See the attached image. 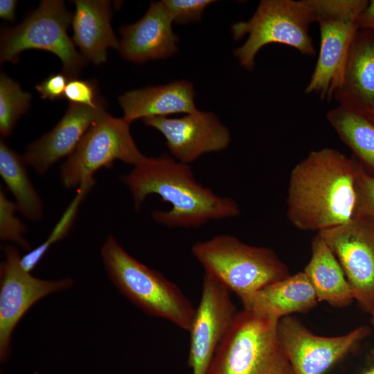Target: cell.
Listing matches in <instances>:
<instances>
[{
    "label": "cell",
    "instance_id": "obj_19",
    "mask_svg": "<svg viewBox=\"0 0 374 374\" xmlns=\"http://www.w3.org/2000/svg\"><path fill=\"white\" fill-rule=\"evenodd\" d=\"M247 310L280 320L295 312H306L317 303L306 274L299 272L239 297Z\"/></svg>",
    "mask_w": 374,
    "mask_h": 374
},
{
    "label": "cell",
    "instance_id": "obj_18",
    "mask_svg": "<svg viewBox=\"0 0 374 374\" xmlns=\"http://www.w3.org/2000/svg\"><path fill=\"white\" fill-rule=\"evenodd\" d=\"M195 94L191 82L178 80L127 91L119 96L118 102L123 111V118L130 124L139 118L195 112L197 110Z\"/></svg>",
    "mask_w": 374,
    "mask_h": 374
},
{
    "label": "cell",
    "instance_id": "obj_3",
    "mask_svg": "<svg viewBox=\"0 0 374 374\" xmlns=\"http://www.w3.org/2000/svg\"><path fill=\"white\" fill-rule=\"evenodd\" d=\"M100 253L109 278L127 299L149 315L189 331L196 308L179 287L132 256L112 235Z\"/></svg>",
    "mask_w": 374,
    "mask_h": 374
},
{
    "label": "cell",
    "instance_id": "obj_2",
    "mask_svg": "<svg viewBox=\"0 0 374 374\" xmlns=\"http://www.w3.org/2000/svg\"><path fill=\"white\" fill-rule=\"evenodd\" d=\"M127 187L136 210L145 198L157 195L171 204L167 211L155 210L152 216L159 224L168 227H198L210 220L236 217L240 209L235 201L217 195L195 178L188 164L166 154L145 157L121 177Z\"/></svg>",
    "mask_w": 374,
    "mask_h": 374
},
{
    "label": "cell",
    "instance_id": "obj_29",
    "mask_svg": "<svg viewBox=\"0 0 374 374\" xmlns=\"http://www.w3.org/2000/svg\"><path fill=\"white\" fill-rule=\"evenodd\" d=\"M172 22L184 24L198 21L206 8L213 0H163L161 1Z\"/></svg>",
    "mask_w": 374,
    "mask_h": 374
},
{
    "label": "cell",
    "instance_id": "obj_33",
    "mask_svg": "<svg viewBox=\"0 0 374 374\" xmlns=\"http://www.w3.org/2000/svg\"><path fill=\"white\" fill-rule=\"evenodd\" d=\"M17 3V1L15 0H1L0 17L3 19L14 21Z\"/></svg>",
    "mask_w": 374,
    "mask_h": 374
},
{
    "label": "cell",
    "instance_id": "obj_15",
    "mask_svg": "<svg viewBox=\"0 0 374 374\" xmlns=\"http://www.w3.org/2000/svg\"><path fill=\"white\" fill-rule=\"evenodd\" d=\"M161 1L152 2L145 14L134 24L120 28L118 51L125 60L143 63L165 59L178 50V37Z\"/></svg>",
    "mask_w": 374,
    "mask_h": 374
},
{
    "label": "cell",
    "instance_id": "obj_21",
    "mask_svg": "<svg viewBox=\"0 0 374 374\" xmlns=\"http://www.w3.org/2000/svg\"><path fill=\"white\" fill-rule=\"evenodd\" d=\"M310 281L318 301L335 307L350 305L353 292L336 256L319 235L312 244V256L303 271Z\"/></svg>",
    "mask_w": 374,
    "mask_h": 374
},
{
    "label": "cell",
    "instance_id": "obj_7",
    "mask_svg": "<svg viewBox=\"0 0 374 374\" xmlns=\"http://www.w3.org/2000/svg\"><path fill=\"white\" fill-rule=\"evenodd\" d=\"M73 15L63 1L44 0L22 23L3 29L1 33L0 63H15L25 50L39 49L57 55L62 63V73L77 79L85 58L75 49L67 35Z\"/></svg>",
    "mask_w": 374,
    "mask_h": 374
},
{
    "label": "cell",
    "instance_id": "obj_17",
    "mask_svg": "<svg viewBox=\"0 0 374 374\" xmlns=\"http://www.w3.org/2000/svg\"><path fill=\"white\" fill-rule=\"evenodd\" d=\"M334 97L340 105L367 116L374 113V31L359 28L355 33L342 83Z\"/></svg>",
    "mask_w": 374,
    "mask_h": 374
},
{
    "label": "cell",
    "instance_id": "obj_10",
    "mask_svg": "<svg viewBox=\"0 0 374 374\" xmlns=\"http://www.w3.org/2000/svg\"><path fill=\"white\" fill-rule=\"evenodd\" d=\"M4 260L0 265V359L8 357L12 334L26 312L43 297L73 285L69 278L44 280L24 271L17 249L3 247Z\"/></svg>",
    "mask_w": 374,
    "mask_h": 374
},
{
    "label": "cell",
    "instance_id": "obj_12",
    "mask_svg": "<svg viewBox=\"0 0 374 374\" xmlns=\"http://www.w3.org/2000/svg\"><path fill=\"white\" fill-rule=\"evenodd\" d=\"M229 291L205 274L200 301L188 332L192 374H206L214 354L237 314Z\"/></svg>",
    "mask_w": 374,
    "mask_h": 374
},
{
    "label": "cell",
    "instance_id": "obj_23",
    "mask_svg": "<svg viewBox=\"0 0 374 374\" xmlns=\"http://www.w3.org/2000/svg\"><path fill=\"white\" fill-rule=\"evenodd\" d=\"M326 116L341 140L374 169V122L365 114L340 105Z\"/></svg>",
    "mask_w": 374,
    "mask_h": 374
},
{
    "label": "cell",
    "instance_id": "obj_16",
    "mask_svg": "<svg viewBox=\"0 0 374 374\" xmlns=\"http://www.w3.org/2000/svg\"><path fill=\"white\" fill-rule=\"evenodd\" d=\"M320 48L316 66L305 91L317 93L321 99H331L340 87L352 39L359 29L355 21L323 19Z\"/></svg>",
    "mask_w": 374,
    "mask_h": 374
},
{
    "label": "cell",
    "instance_id": "obj_24",
    "mask_svg": "<svg viewBox=\"0 0 374 374\" xmlns=\"http://www.w3.org/2000/svg\"><path fill=\"white\" fill-rule=\"evenodd\" d=\"M94 183L95 180L82 184L78 187L73 201L66 209L47 239L40 245L32 249L21 257L20 265L24 271L30 273L48 251L49 248L66 236L74 221L81 202Z\"/></svg>",
    "mask_w": 374,
    "mask_h": 374
},
{
    "label": "cell",
    "instance_id": "obj_28",
    "mask_svg": "<svg viewBox=\"0 0 374 374\" xmlns=\"http://www.w3.org/2000/svg\"><path fill=\"white\" fill-rule=\"evenodd\" d=\"M356 204L354 217L374 222V177L367 174L357 163L355 175Z\"/></svg>",
    "mask_w": 374,
    "mask_h": 374
},
{
    "label": "cell",
    "instance_id": "obj_22",
    "mask_svg": "<svg viewBox=\"0 0 374 374\" xmlns=\"http://www.w3.org/2000/svg\"><path fill=\"white\" fill-rule=\"evenodd\" d=\"M28 164L2 140L0 142V175L15 199L18 211L29 220L42 218L43 203L27 170Z\"/></svg>",
    "mask_w": 374,
    "mask_h": 374
},
{
    "label": "cell",
    "instance_id": "obj_11",
    "mask_svg": "<svg viewBox=\"0 0 374 374\" xmlns=\"http://www.w3.org/2000/svg\"><path fill=\"white\" fill-rule=\"evenodd\" d=\"M369 332L360 326L341 336H318L290 315L278 323V339L293 374H323Z\"/></svg>",
    "mask_w": 374,
    "mask_h": 374
},
{
    "label": "cell",
    "instance_id": "obj_14",
    "mask_svg": "<svg viewBox=\"0 0 374 374\" xmlns=\"http://www.w3.org/2000/svg\"><path fill=\"white\" fill-rule=\"evenodd\" d=\"M106 114L102 101L96 107L70 103L55 126L27 147L25 161L39 175L45 174L57 161L68 157L91 125Z\"/></svg>",
    "mask_w": 374,
    "mask_h": 374
},
{
    "label": "cell",
    "instance_id": "obj_5",
    "mask_svg": "<svg viewBox=\"0 0 374 374\" xmlns=\"http://www.w3.org/2000/svg\"><path fill=\"white\" fill-rule=\"evenodd\" d=\"M191 250L205 273L238 297L290 276L271 249L247 244L232 235L197 242Z\"/></svg>",
    "mask_w": 374,
    "mask_h": 374
},
{
    "label": "cell",
    "instance_id": "obj_32",
    "mask_svg": "<svg viewBox=\"0 0 374 374\" xmlns=\"http://www.w3.org/2000/svg\"><path fill=\"white\" fill-rule=\"evenodd\" d=\"M357 24L360 29L374 31V0L368 2L366 8L359 16Z\"/></svg>",
    "mask_w": 374,
    "mask_h": 374
},
{
    "label": "cell",
    "instance_id": "obj_27",
    "mask_svg": "<svg viewBox=\"0 0 374 374\" xmlns=\"http://www.w3.org/2000/svg\"><path fill=\"white\" fill-rule=\"evenodd\" d=\"M18 211L15 202L9 199L5 192L0 190V238L2 241H9L21 248L30 251L31 246L24 238L26 228L17 217Z\"/></svg>",
    "mask_w": 374,
    "mask_h": 374
},
{
    "label": "cell",
    "instance_id": "obj_8",
    "mask_svg": "<svg viewBox=\"0 0 374 374\" xmlns=\"http://www.w3.org/2000/svg\"><path fill=\"white\" fill-rule=\"evenodd\" d=\"M145 157L132 138L130 123L107 113L91 125L61 165L60 181L67 189L78 188L95 180L98 170L115 161L134 166Z\"/></svg>",
    "mask_w": 374,
    "mask_h": 374
},
{
    "label": "cell",
    "instance_id": "obj_35",
    "mask_svg": "<svg viewBox=\"0 0 374 374\" xmlns=\"http://www.w3.org/2000/svg\"><path fill=\"white\" fill-rule=\"evenodd\" d=\"M368 116L374 122V113L372 115Z\"/></svg>",
    "mask_w": 374,
    "mask_h": 374
},
{
    "label": "cell",
    "instance_id": "obj_20",
    "mask_svg": "<svg viewBox=\"0 0 374 374\" xmlns=\"http://www.w3.org/2000/svg\"><path fill=\"white\" fill-rule=\"evenodd\" d=\"M73 42L83 57L95 64H103L109 48L118 49L117 39L110 24L109 2L104 0L73 1Z\"/></svg>",
    "mask_w": 374,
    "mask_h": 374
},
{
    "label": "cell",
    "instance_id": "obj_26",
    "mask_svg": "<svg viewBox=\"0 0 374 374\" xmlns=\"http://www.w3.org/2000/svg\"><path fill=\"white\" fill-rule=\"evenodd\" d=\"M315 21L323 19H345L357 21L366 8V0H305Z\"/></svg>",
    "mask_w": 374,
    "mask_h": 374
},
{
    "label": "cell",
    "instance_id": "obj_1",
    "mask_svg": "<svg viewBox=\"0 0 374 374\" xmlns=\"http://www.w3.org/2000/svg\"><path fill=\"white\" fill-rule=\"evenodd\" d=\"M357 162L340 151L310 152L292 170L287 216L296 228L323 231L350 222L356 204Z\"/></svg>",
    "mask_w": 374,
    "mask_h": 374
},
{
    "label": "cell",
    "instance_id": "obj_25",
    "mask_svg": "<svg viewBox=\"0 0 374 374\" xmlns=\"http://www.w3.org/2000/svg\"><path fill=\"white\" fill-rule=\"evenodd\" d=\"M31 94L3 73L0 75V132L8 136L21 115L28 109Z\"/></svg>",
    "mask_w": 374,
    "mask_h": 374
},
{
    "label": "cell",
    "instance_id": "obj_30",
    "mask_svg": "<svg viewBox=\"0 0 374 374\" xmlns=\"http://www.w3.org/2000/svg\"><path fill=\"white\" fill-rule=\"evenodd\" d=\"M64 98L69 103L96 107L101 101L97 98L96 86L88 80H70L66 85Z\"/></svg>",
    "mask_w": 374,
    "mask_h": 374
},
{
    "label": "cell",
    "instance_id": "obj_13",
    "mask_svg": "<svg viewBox=\"0 0 374 374\" xmlns=\"http://www.w3.org/2000/svg\"><path fill=\"white\" fill-rule=\"evenodd\" d=\"M143 121L160 132L170 154L186 164L206 153L223 150L230 143L229 130L211 112L197 109L180 118L152 117Z\"/></svg>",
    "mask_w": 374,
    "mask_h": 374
},
{
    "label": "cell",
    "instance_id": "obj_4",
    "mask_svg": "<svg viewBox=\"0 0 374 374\" xmlns=\"http://www.w3.org/2000/svg\"><path fill=\"white\" fill-rule=\"evenodd\" d=\"M279 320L238 312L206 374H287L292 371L278 337Z\"/></svg>",
    "mask_w": 374,
    "mask_h": 374
},
{
    "label": "cell",
    "instance_id": "obj_6",
    "mask_svg": "<svg viewBox=\"0 0 374 374\" xmlns=\"http://www.w3.org/2000/svg\"><path fill=\"white\" fill-rule=\"evenodd\" d=\"M314 21V15L304 0L260 1L249 20L231 26L235 40L248 35L246 42L234 51V55L248 71H253L256 54L269 44H285L303 55H314L309 26Z\"/></svg>",
    "mask_w": 374,
    "mask_h": 374
},
{
    "label": "cell",
    "instance_id": "obj_36",
    "mask_svg": "<svg viewBox=\"0 0 374 374\" xmlns=\"http://www.w3.org/2000/svg\"><path fill=\"white\" fill-rule=\"evenodd\" d=\"M287 374H293L292 371H291L290 372H289V373H287Z\"/></svg>",
    "mask_w": 374,
    "mask_h": 374
},
{
    "label": "cell",
    "instance_id": "obj_34",
    "mask_svg": "<svg viewBox=\"0 0 374 374\" xmlns=\"http://www.w3.org/2000/svg\"><path fill=\"white\" fill-rule=\"evenodd\" d=\"M363 374H374V365L366 371Z\"/></svg>",
    "mask_w": 374,
    "mask_h": 374
},
{
    "label": "cell",
    "instance_id": "obj_31",
    "mask_svg": "<svg viewBox=\"0 0 374 374\" xmlns=\"http://www.w3.org/2000/svg\"><path fill=\"white\" fill-rule=\"evenodd\" d=\"M69 80L62 73L51 74L39 84L35 89L42 99L55 100L64 98V92Z\"/></svg>",
    "mask_w": 374,
    "mask_h": 374
},
{
    "label": "cell",
    "instance_id": "obj_9",
    "mask_svg": "<svg viewBox=\"0 0 374 374\" xmlns=\"http://www.w3.org/2000/svg\"><path fill=\"white\" fill-rule=\"evenodd\" d=\"M318 234L338 260L354 299L374 322V222L354 217Z\"/></svg>",
    "mask_w": 374,
    "mask_h": 374
}]
</instances>
